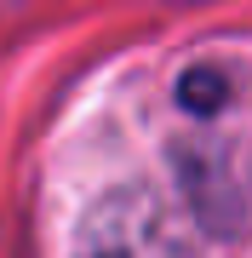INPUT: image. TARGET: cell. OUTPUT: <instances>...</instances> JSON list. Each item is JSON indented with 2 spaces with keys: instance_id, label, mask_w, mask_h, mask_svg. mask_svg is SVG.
Masks as SVG:
<instances>
[{
  "instance_id": "cell-2",
  "label": "cell",
  "mask_w": 252,
  "mask_h": 258,
  "mask_svg": "<svg viewBox=\"0 0 252 258\" xmlns=\"http://www.w3.org/2000/svg\"><path fill=\"white\" fill-rule=\"evenodd\" d=\"M178 98H184V103H195V109H212L224 92H218V81H184V92H178Z\"/></svg>"
},
{
  "instance_id": "cell-1",
  "label": "cell",
  "mask_w": 252,
  "mask_h": 258,
  "mask_svg": "<svg viewBox=\"0 0 252 258\" xmlns=\"http://www.w3.org/2000/svg\"><path fill=\"white\" fill-rule=\"evenodd\" d=\"M86 258H166V218L149 189H126L98 201V212L86 218Z\"/></svg>"
}]
</instances>
